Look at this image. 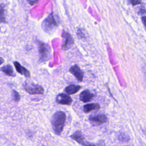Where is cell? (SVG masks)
I'll return each mask as SVG.
<instances>
[{
	"instance_id": "cell-10",
	"label": "cell",
	"mask_w": 146,
	"mask_h": 146,
	"mask_svg": "<svg viewBox=\"0 0 146 146\" xmlns=\"http://www.w3.org/2000/svg\"><path fill=\"white\" fill-rule=\"evenodd\" d=\"M94 96V95L92 94L89 90H84L80 94L79 99L84 103H87L91 101Z\"/></svg>"
},
{
	"instance_id": "cell-8",
	"label": "cell",
	"mask_w": 146,
	"mask_h": 146,
	"mask_svg": "<svg viewBox=\"0 0 146 146\" xmlns=\"http://www.w3.org/2000/svg\"><path fill=\"white\" fill-rule=\"evenodd\" d=\"M69 71L79 81H80V82L82 81L84 77V73L78 65L75 64L71 66L69 69Z\"/></svg>"
},
{
	"instance_id": "cell-5",
	"label": "cell",
	"mask_w": 146,
	"mask_h": 146,
	"mask_svg": "<svg viewBox=\"0 0 146 146\" xmlns=\"http://www.w3.org/2000/svg\"><path fill=\"white\" fill-rule=\"evenodd\" d=\"M62 38L63 39V43L62 44V49L63 50H68L71 48L74 44V40L71 35L65 31H63Z\"/></svg>"
},
{
	"instance_id": "cell-11",
	"label": "cell",
	"mask_w": 146,
	"mask_h": 146,
	"mask_svg": "<svg viewBox=\"0 0 146 146\" xmlns=\"http://www.w3.org/2000/svg\"><path fill=\"white\" fill-rule=\"evenodd\" d=\"M100 109V105L97 103L87 104L83 106V111L86 113H89L93 111L99 110Z\"/></svg>"
},
{
	"instance_id": "cell-16",
	"label": "cell",
	"mask_w": 146,
	"mask_h": 146,
	"mask_svg": "<svg viewBox=\"0 0 146 146\" xmlns=\"http://www.w3.org/2000/svg\"><path fill=\"white\" fill-rule=\"evenodd\" d=\"M118 139L121 141H127L129 140V136H127L126 134L121 132L118 135Z\"/></svg>"
},
{
	"instance_id": "cell-21",
	"label": "cell",
	"mask_w": 146,
	"mask_h": 146,
	"mask_svg": "<svg viewBox=\"0 0 146 146\" xmlns=\"http://www.w3.org/2000/svg\"><path fill=\"white\" fill-rule=\"evenodd\" d=\"M139 14H140V15H144V14H146V10L144 9V8H142V9H140L139 11V13H138Z\"/></svg>"
},
{
	"instance_id": "cell-17",
	"label": "cell",
	"mask_w": 146,
	"mask_h": 146,
	"mask_svg": "<svg viewBox=\"0 0 146 146\" xmlns=\"http://www.w3.org/2000/svg\"><path fill=\"white\" fill-rule=\"evenodd\" d=\"M12 96H13V100L16 102H18L20 100V95L19 94V93L16 91L15 90H13L12 91Z\"/></svg>"
},
{
	"instance_id": "cell-15",
	"label": "cell",
	"mask_w": 146,
	"mask_h": 146,
	"mask_svg": "<svg viewBox=\"0 0 146 146\" xmlns=\"http://www.w3.org/2000/svg\"><path fill=\"white\" fill-rule=\"evenodd\" d=\"M6 22L5 17V5L3 4L0 5V23Z\"/></svg>"
},
{
	"instance_id": "cell-3",
	"label": "cell",
	"mask_w": 146,
	"mask_h": 146,
	"mask_svg": "<svg viewBox=\"0 0 146 146\" xmlns=\"http://www.w3.org/2000/svg\"><path fill=\"white\" fill-rule=\"evenodd\" d=\"M58 26V24L54 18L53 13H51L42 23L43 30L48 34H52L54 32Z\"/></svg>"
},
{
	"instance_id": "cell-2",
	"label": "cell",
	"mask_w": 146,
	"mask_h": 146,
	"mask_svg": "<svg viewBox=\"0 0 146 146\" xmlns=\"http://www.w3.org/2000/svg\"><path fill=\"white\" fill-rule=\"evenodd\" d=\"M38 52L39 56V61L41 62L48 60L51 56V48L50 46L45 43L40 41L37 42Z\"/></svg>"
},
{
	"instance_id": "cell-12",
	"label": "cell",
	"mask_w": 146,
	"mask_h": 146,
	"mask_svg": "<svg viewBox=\"0 0 146 146\" xmlns=\"http://www.w3.org/2000/svg\"><path fill=\"white\" fill-rule=\"evenodd\" d=\"M80 88H81V87L80 86H77V85L72 84L66 87L64 89V91L67 94L72 95L78 92Z\"/></svg>"
},
{
	"instance_id": "cell-7",
	"label": "cell",
	"mask_w": 146,
	"mask_h": 146,
	"mask_svg": "<svg viewBox=\"0 0 146 146\" xmlns=\"http://www.w3.org/2000/svg\"><path fill=\"white\" fill-rule=\"evenodd\" d=\"M56 102L57 103L62 105H70L72 103V98L66 94H59L56 97Z\"/></svg>"
},
{
	"instance_id": "cell-14",
	"label": "cell",
	"mask_w": 146,
	"mask_h": 146,
	"mask_svg": "<svg viewBox=\"0 0 146 146\" xmlns=\"http://www.w3.org/2000/svg\"><path fill=\"white\" fill-rule=\"evenodd\" d=\"M1 70L5 74H6V75L7 76H15L14 75V73L13 72V68L12 67L9 65V64H7V65H6L3 67H2L1 68Z\"/></svg>"
},
{
	"instance_id": "cell-6",
	"label": "cell",
	"mask_w": 146,
	"mask_h": 146,
	"mask_svg": "<svg viewBox=\"0 0 146 146\" xmlns=\"http://www.w3.org/2000/svg\"><path fill=\"white\" fill-rule=\"evenodd\" d=\"M89 120L93 126H98L107 121V117L104 115H97L90 116Z\"/></svg>"
},
{
	"instance_id": "cell-13",
	"label": "cell",
	"mask_w": 146,
	"mask_h": 146,
	"mask_svg": "<svg viewBox=\"0 0 146 146\" xmlns=\"http://www.w3.org/2000/svg\"><path fill=\"white\" fill-rule=\"evenodd\" d=\"M70 137L80 144L85 140V139L80 131H76L70 136Z\"/></svg>"
},
{
	"instance_id": "cell-9",
	"label": "cell",
	"mask_w": 146,
	"mask_h": 146,
	"mask_svg": "<svg viewBox=\"0 0 146 146\" xmlns=\"http://www.w3.org/2000/svg\"><path fill=\"white\" fill-rule=\"evenodd\" d=\"M14 66L17 70V71L20 74L24 75L26 78H30V73L29 71L25 67L22 66L18 62L15 61L14 62Z\"/></svg>"
},
{
	"instance_id": "cell-22",
	"label": "cell",
	"mask_w": 146,
	"mask_h": 146,
	"mask_svg": "<svg viewBox=\"0 0 146 146\" xmlns=\"http://www.w3.org/2000/svg\"><path fill=\"white\" fill-rule=\"evenodd\" d=\"M27 2H29V3L31 5H34L35 3H36L39 0H27Z\"/></svg>"
},
{
	"instance_id": "cell-4",
	"label": "cell",
	"mask_w": 146,
	"mask_h": 146,
	"mask_svg": "<svg viewBox=\"0 0 146 146\" xmlns=\"http://www.w3.org/2000/svg\"><path fill=\"white\" fill-rule=\"evenodd\" d=\"M23 87L25 90L30 94H43L44 89L41 86L33 82H25L23 84Z\"/></svg>"
},
{
	"instance_id": "cell-18",
	"label": "cell",
	"mask_w": 146,
	"mask_h": 146,
	"mask_svg": "<svg viewBox=\"0 0 146 146\" xmlns=\"http://www.w3.org/2000/svg\"><path fill=\"white\" fill-rule=\"evenodd\" d=\"M128 2L130 4H131L133 6L141 4L143 3L142 0H128Z\"/></svg>"
},
{
	"instance_id": "cell-19",
	"label": "cell",
	"mask_w": 146,
	"mask_h": 146,
	"mask_svg": "<svg viewBox=\"0 0 146 146\" xmlns=\"http://www.w3.org/2000/svg\"><path fill=\"white\" fill-rule=\"evenodd\" d=\"M81 145L82 146H96L95 145V144L91 143H90V142H88V141H84L82 144Z\"/></svg>"
},
{
	"instance_id": "cell-23",
	"label": "cell",
	"mask_w": 146,
	"mask_h": 146,
	"mask_svg": "<svg viewBox=\"0 0 146 146\" xmlns=\"http://www.w3.org/2000/svg\"><path fill=\"white\" fill-rule=\"evenodd\" d=\"M3 62H4V59H3L2 58L0 57V65H1L2 64H3Z\"/></svg>"
},
{
	"instance_id": "cell-1",
	"label": "cell",
	"mask_w": 146,
	"mask_h": 146,
	"mask_svg": "<svg viewBox=\"0 0 146 146\" xmlns=\"http://www.w3.org/2000/svg\"><path fill=\"white\" fill-rule=\"evenodd\" d=\"M66 116L64 112L63 111H57L56 112L51 118V125L54 132L59 135L63 129L66 122Z\"/></svg>"
},
{
	"instance_id": "cell-20",
	"label": "cell",
	"mask_w": 146,
	"mask_h": 146,
	"mask_svg": "<svg viewBox=\"0 0 146 146\" xmlns=\"http://www.w3.org/2000/svg\"><path fill=\"white\" fill-rule=\"evenodd\" d=\"M141 21H142V23H143V24L145 29V30H146V16L143 15L141 17Z\"/></svg>"
}]
</instances>
